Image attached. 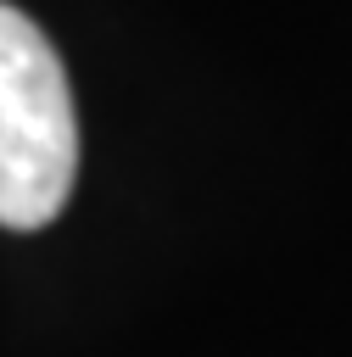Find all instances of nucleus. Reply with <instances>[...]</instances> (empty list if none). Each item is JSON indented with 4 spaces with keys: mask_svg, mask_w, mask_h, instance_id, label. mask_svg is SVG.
Segmentation results:
<instances>
[{
    "mask_svg": "<svg viewBox=\"0 0 352 357\" xmlns=\"http://www.w3.org/2000/svg\"><path fill=\"white\" fill-rule=\"evenodd\" d=\"M78 178V117L61 56L34 17L0 6V223L45 229Z\"/></svg>",
    "mask_w": 352,
    "mask_h": 357,
    "instance_id": "1",
    "label": "nucleus"
}]
</instances>
